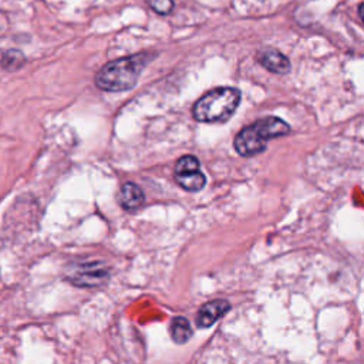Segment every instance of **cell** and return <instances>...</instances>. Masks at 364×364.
I'll list each match as a JSON object with an SVG mask.
<instances>
[{
    "mask_svg": "<svg viewBox=\"0 0 364 364\" xmlns=\"http://www.w3.org/2000/svg\"><path fill=\"white\" fill-rule=\"evenodd\" d=\"M169 331H171L172 340L178 344H185L193 334V330H192V326H191L189 320L182 317V316H178V317L172 318Z\"/></svg>",
    "mask_w": 364,
    "mask_h": 364,
    "instance_id": "9c48e42d",
    "label": "cell"
},
{
    "mask_svg": "<svg viewBox=\"0 0 364 364\" xmlns=\"http://www.w3.org/2000/svg\"><path fill=\"white\" fill-rule=\"evenodd\" d=\"M260 64L272 73L284 74L290 70L289 58L276 48H267L259 55Z\"/></svg>",
    "mask_w": 364,
    "mask_h": 364,
    "instance_id": "52a82bcc",
    "label": "cell"
},
{
    "mask_svg": "<svg viewBox=\"0 0 364 364\" xmlns=\"http://www.w3.org/2000/svg\"><path fill=\"white\" fill-rule=\"evenodd\" d=\"M65 280L80 287L100 286L108 277L107 269L97 262L71 263L64 270Z\"/></svg>",
    "mask_w": 364,
    "mask_h": 364,
    "instance_id": "277c9868",
    "label": "cell"
},
{
    "mask_svg": "<svg viewBox=\"0 0 364 364\" xmlns=\"http://www.w3.org/2000/svg\"><path fill=\"white\" fill-rule=\"evenodd\" d=\"M148 4L158 14H168L173 9V0H148Z\"/></svg>",
    "mask_w": 364,
    "mask_h": 364,
    "instance_id": "8fae6325",
    "label": "cell"
},
{
    "mask_svg": "<svg viewBox=\"0 0 364 364\" xmlns=\"http://www.w3.org/2000/svg\"><path fill=\"white\" fill-rule=\"evenodd\" d=\"M230 310V303L223 299H216L205 303L196 314V326L199 328L213 326L219 318H222Z\"/></svg>",
    "mask_w": 364,
    "mask_h": 364,
    "instance_id": "8992f818",
    "label": "cell"
},
{
    "mask_svg": "<svg viewBox=\"0 0 364 364\" xmlns=\"http://www.w3.org/2000/svg\"><path fill=\"white\" fill-rule=\"evenodd\" d=\"M290 127L287 122L277 117H266L245 127L235 136V149L242 156H253L264 151L267 141L272 138L289 134Z\"/></svg>",
    "mask_w": 364,
    "mask_h": 364,
    "instance_id": "7a4b0ae2",
    "label": "cell"
},
{
    "mask_svg": "<svg viewBox=\"0 0 364 364\" xmlns=\"http://www.w3.org/2000/svg\"><path fill=\"white\" fill-rule=\"evenodd\" d=\"M175 181L188 192H196L205 186L206 178L200 171L196 156L185 155L178 159L175 165Z\"/></svg>",
    "mask_w": 364,
    "mask_h": 364,
    "instance_id": "5b68a950",
    "label": "cell"
},
{
    "mask_svg": "<svg viewBox=\"0 0 364 364\" xmlns=\"http://www.w3.org/2000/svg\"><path fill=\"white\" fill-rule=\"evenodd\" d=\"M149 60L151 55L148 53L112 60L97 73L95 84L100 90L109 92L127 91L136 84L139 74Z\"/></svg>",
    "mask_w": 364,
    "mask_h": 364,
    "instance_id": "6da1fadb",
    "label": "cell"
},
{
    "mask_svg": "<svg viewBox=\"0 0 364 364\" xmlns=\"http://www.w3.org/2000/svg\"><path fill=\"white\" fill-rule=\"evenodd\" d=\"M24 61L23 54L20 51H9L3 55L1 64L3 67H6L7 70H14L17 67H20V64Z\"/></svg>",
    "mask_w": 364,
    "mask_h": 364,
    "instance_id": "30bf717a",
    "label": "cell"
},
{
    "mask_svg": "<svg viewBox=\"0 0 364 364\" xmlns=\"http://www.w3.org/2000/svg\"><path fill=\"white\" fill-rule=\"evenodd\" d=\"M119 200H121V205H122L124 209L135 210L144 203V192L136 183L127 182L121 188Z\"/></svg>",
    "mask_w": 364,
    "mask_h": 364,
    "instance_id": "ba28073f",
    "label": "cell"
},
{
    "mask_svg": "<svg viewBox=\"0 0 364 364\" xmlns=\"http://www.w3.org/2000/svg\"><path fill=\"white\" fill-rule=\"evenodd\" d=\"M240 92L232 87H218L202 95L192 108V115L199 122L226 121L237 108Z\"/></svg>",
    "mask_w": 364,
    "mask_h": 364,
    "instance_id": "3957f363",
    "label": "cell"
}]
</instances>
